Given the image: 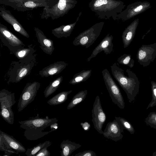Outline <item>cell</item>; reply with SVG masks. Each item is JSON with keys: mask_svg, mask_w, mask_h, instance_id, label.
Returning <instances> with one entry per match:
<instances>
[{"mask_svg": "<svg viewBox=\"0 0 156 156\" xmlns=\"http://www.w3.org/2000/svg\"><path fill=\"white\" fill-rule=\"evenodd\" d=\"M56 118H49L48 116L45 118L40 117L39 115L26 120L19 121L20 127L25 129L24 135L27 139L35 140L38 139L49 133L43 132L46 128L52 124L56 122Z\"/></svg>", "mask_w": 156, "mask_h": 156, "instance_id": "1", "label": "cell"}, {"mask_svg": "<svg viewBox=\"0 0 156 156\" xmlns=\"http://www.w3.org/2000/svg\"><path fill=\"white\" fill-rule=\"evenodd\" d=\"M111 70L114 78L126 94L129 103H131L135 100L139 91V87L136 86L135 82L130 77V71L126 70L129 77L125 76L124 71L118 66L117 63H114L111 66Z\"/></svg>", "mask_w": 156, "mask_h": 156, "instance_id": "2", "label": "cell"}, {"mask_svg": "<svg viewBox=\"0 0 156 156\" xmlns=\"http://www.w3.org/2000/svg\"><path fill=\"white\" fill-rule=\"evenodd\" d=\"M58 0H0V4L9 6L18 11L24 12L39 7H50Z\"/></svg>", "mask_w": 156, "mask_h": 156, "instance_id": "3", "label": "cell"}, {"mask_svg": "<svg viewBox=\"0 0 156 156\" xmlns=\"http://www.w3.org/2000/svg\"><path fill=\"white\" fill-rule=\"evenodd\" d=\"M15 93L3 89L0 92V115L10 124H13L14 114L12 106L16 103Z\"/></svg>", "mask_w": 156, "mask_h": 156, "instance_id": "4", "label": "cell"}, {"mask_svg": "<svg viewBox=\"0 0 156 156\" xmlns=\"http://www.w3.org/2000/svg\"><path fill=\"white\" fill-rule=\"evenodd\" d=\"M106 88L112 101L121 109L125 108V102L120 90L107 69L102 71Z\"/></svg>", "mask_w": 156, "mask_h": 156, "instance_id": "5", "label": "cell"}, {"mask_svg": "<svg viewBox=\"0 0 156 156\" xmlns=\"http://www.w3.org/2000/svg\"><path fill=\"white\" fill-rule=\"evenodd\" d=\"M40 86V83L37 82L27 83L19 100L17 105L18 112L23 110L34 100Z\"/></svg>", "mask_w": 156, "mask_h": 156, "instance_id": "6", "label": "cell"}, {"mask_svg": "<svg viewBox=\"0 0 156 156\" xmlns=\"http://www.w3.org/2000/svg\"><path fill=\"white\" fill-rule=\"evenodd\" d=\"M92 113V121L94 128L100 134H103L104 131L102 128L106 120V115L102 108L100 99L98 95L95 98Z\"/></svg>", "mask_w": 156, "mask_h": 156, "instance_id": "7", "label": "cell"}, {"mask_svg": "<svg viewBox=\"0 0 156 156\" xmlns=\"http://www.w3.org/2000/svg\"><path fill=\"white\" fill-rule=\"evenodd\" d=\"M67 2V0H58L51 6L44 8L41 15V18L47 19L50 18L53 20L59 17L65 10Z\"/></svg>", "mask_w": 156, "mask_h": 156, "instance_id": "8", "label": "cell"}, {"mask_svg": "<svg viewBox=\"0 0 156 156\" xmlns=\"http://www.w3.org/2000/svg\"><path fill=\"white\" fill-rule=\"evenodd\" d=\"M124 130L115 119L107 124L102 134L105 137L117 142L122 138L123 135L122 133Z\"/></svg>", "mask_w": 156, "mask_h": 156, "instance_id": "9", "label": "cell"}, {"mask_svg": "<svg viewBox=\"0 0 156 156\" xmlns=\"http://www.w3.org/2000/svg\"><path fill=\"white\" fill-rule=\"evenodd\" d=\"M0 16L4 20L10 24L16 32L27 38L29 37L27 31L10 11L0 7Z\"/></svg>", "mask_w": 156, "mask_h": 156, "instance_id": "10", "label": "cell"}, {"mask_svg": "<svg viewBox=\"0 0 156 156\" xmlns=\"http://www.w3.org/2000/svg\"><path fill=\"white\" fill-rule=\"evenodd\" d=\"M99 34V31H86L80 34L76 37L73 41V43L75 46L80 45L88 48L93 44Z\"/></svg>", "mask_w": 156, "mask_h": 156, "instance_id": "11", "label": "cell"}, {"mask_svg": "<svg viewBox=\"0 0 156 156\" xmlns=\"http://www.w3.org/2000/svg\"><path fill=\"white\" fill-rule=\"evenodd\" d=\"M113 39L112 35H109V34L107 35L94 49L90 56L87 59V61L89 62L92 58L95 57L99 53L103 51L106 55L110 54L113 50Z\"/></svg>", "mask_w": 156, "mask_h": 156, "instance_id": "12", "label": "cell"}, {"mask_svg": "<svg viewBox=\"0 0 156 156\" xmlns=\"http://www.w3.org/2000/svg\"><path fill=\"white\" fill-rule=\"evenodd\" d=\"M34 30L41 49L46 54L51 55L55 49L53 41L47 37L42 31L38 28L35 27Z\"/></svg>", "mask_w": 156, "mask_h": 156, "instance_id": "13", "label": "cell"}, {"mask_svg": "<svg viewBox=\"0 0 156 156\" xmlns=\"http://www.w3.org/2000/svg\"><path fill=\"white\" fill-rule=\"evenodd\" d=\"M67 64L64 61H58L51 64L39 72V75L43 77L57 75L66 67Z\"/></svg>", "mask_w": 156, "mask_h": 156, "instance_id": "14", "label": "cell"}, {"mask_svg": "<svg viewBox=\"0 0 156 156\" xmlns=\"http://www.w3.org/2000/svg\"><path fill=\"white\" fill-rule=\"evenodd\" d=\"M1 35L9 43L13 46H20L23 45V42L14 35L3 24L0 23Z\"/></svg>", "mask_w": 156, "mask_h": 156, "instance_id": "15", "label": "cell"}, {"mask_svg": "<svg viewBox=\"0 0 156 156\" xmlns=\"http://www.w3.org/2000/svg\"><path fill=\"white\" fill-rule=\"evenodd\" d=\"M82 147L81 145L69 140H63L60 144L61 156H69L74 151Z\"/></svg>", "mask_w": 156, "mask_h": 156, "instance_id": "16", "label": "cell"}, {"mask_svg": "<svg viewBox=\"0 0 156 156\" xmlns=\"http://www.w3.org/2000/svg\"><path fill=\"white\" fill-rule=\"evenodd\" d=\"M0 134L2 135L9 146L15 151L18 153L26 152V149L25 147L13 136L9 135L1 130H0Z\"/></svg>", "mask_w": 156, "mask_h": 156, "instance_id": "17", "label": "cell"}, {"mask_svg": "<svg viewBox=\"0 0 156 156\" xmlns=\"http://www.w3.org/2000/svg\"><path fill=\"white\" fill-rule=\"evenodd\" d=\"M91 73V69L83 70L75 74L69 81V83L75 85L84 82L90 77Z\"/></svg>", "mask_w": 156, "mask_h": 156, "instance_id": "18", "label": "cell"}, {"mask_svg": "<svg viewBox=\"0 0 156 156\" xmlns=\"http://www.w3.org/2000/svg\"><path fill=\"white\" fill-rule=\"evenodd\" d=\"M72 91V90H70L60 92L49 99L47 103L51 105H57L62 103L67 100L69 94Z\"/></svg>", "mask_w": 156, "mask_h": 156, "instance_id": "19", "label": "cell"}, {"mask_svg": "<svg viewBox=\"0 0 156 156\" xmlns=\"http://www.w3.org/2000/svg\"><path fill=\"white\" fill-rule=\"evenodd\" d=\"M72 29V26L70 25L62 26L53 29L52 33L58 38L67 37L70 36Z\"/></svg>", "mask_w": 156, "mask_h": 156, "instance_id": "20", "label": "cell"}, {"mask_svg": "<svg viewBox=\"0 0 156 156\" xmlns=\"http://www.w3.org/2000/svg\"><path fill=\"white\" fill-rule=\"evenodd\" d=\"M63 78L62 76H59L50 83L44 92L45 98H48L55 91L62 82Z\"/></svg>", "mask_w": 156, "mask_h": 156, "instance_id": "21", "label": "cell"}, {"mask_svg": "<svg viewBox=\"0 0 156 156\" xmlns=\"http://www.w3.org/2000/svg\"><path fill=\"white\" fill-rule=\"evenodd\" d=\"M87 93V90H81L75 94L68 105L67 109L69 110L74 107L84 100Z\"/></svg>", "mask_w": 156, "mask_h": 156, "instance_id": "22", "label": "cell"}, {"mask_svg": "<svg viewBox=\"0 0 156 156\" xmlns=\"http://www.w3.org/2000/svg\"><path fill=\"white\" fill-rule=\"evenodd\" d=\"M0 150L5 152V154L3 155L4 156H8L12 154L19 153L11 147L1 134H0Z\"/></svg>", "mask_w": 156, "mask_h": 156, "instance_id": "23", "label": "cell"}, {"mask_svg": "<svg viewBox=\"0 0 156 156\" xmlns=\"http://www.w3.org/2000/svg\"><path fill=\"white\" fill-rule=\"evenodd\" d=\"M51 144L50 141H47L41 143L31 148L28 149L25 154L27 156H35L36 154L41 150L45 147H49Z\"/></svg>", "mask_w": 156, "mask_h": 156, "instance_id": "24", "label": "cell"}, {"mask_svg": "<svg viewBox=\"0 0 156 156\" xmlns=\"http://www.w3.org/2000/svg\"><path fill=\"white\" fill-rule=\"evenodd\" d=\"M115 119L124 129L127 130L131 134H134V128L129 122L125 119L120 117H115Z\"/></svg>", "mask_w": 156, "mask_h": 156, "instance_id": "25", "label": "cell"}, {"mask_svg": "<svg viewBox=\"0 0 156 156\" xmlns=\"http://www.w3.org/2000/svg\"><path fill=\"white\" fill-rule=\"evenodd\" d=\"M145 122L147 126L156 129V112H151L148 114Z\"/></svg>", "mask_w": 156, "mask_h": 156, "instance_id": "26", "label": "cell"}, {"mask_svg": "<svg viewBox=\"0 0 156 156\" xmlns=\"http://www.w3.org/2000/svg\"><path fill=\"white\" fill-rule=\"evenodd\" d=\"M30 70V67L27 66L21 68L17 73L16 78V82L20 81L21 80L25 77L29 73Z\"/></svg>", "mask_w": 156, "mask_h": 156, "instance_id": "27", "label": "cell"}, {"mask_svg": "<svg viewBox=\"0 0 156 156\" xmlns=\"http://www.w3.org/2000/svg\"><path fill=\"white\" fill-rule=\"evenodd\" d=\"M130 56L124 54L121 55L117 59V62L119 64L130 66Z\"/></svg>", "mask_w": 156, "mask_h": 156, "instance_id": "28", "label": "cell"}, {"mask_svg": "<svg viewBox=\"0 0 156 156\" xmlns=\"http://www.w3.org/2000/svg\"><path fill=\"white\" fill-rule=\"evenodd\" d=\"M152 97L151 100L147 107V109L156 106V84H152Z\"/></svg>", "mask_w": 156, "mask_h": 156, "instance_id": "29", "label": "cell"}, {"mask_svg": "<svg viewBox=\"0 0 156 156\" xmlns=\"http://www.w3.org/2000/svg\"><path fill=\"white\" fill-rule=\"evenodd\" d=\"M30 50L28 48H24L18 50L15 53V55L18 58L25 57L29 53Z\"/></svg>", "mask_w": 156, "mask_h": 156, "instance_id": "30", "label": "cell"}, {"mask_svg": "<svg viewBox=\"0 0 156 156\" xmlns=\"http://www.w3.org/2000/svg\"><path fill=\"white\" fill-rule=\"evenodd\" d=\"M75 156H97L96 153L93 151L89 150L85 151L76 154Z\"/></svg>", "mask_w": 156, "mask_h": 156, "instance_id": "31", "label": "cell"}, {"mask_svg": "<svg viewBox=\"0 0 156 156\" xmlns=\"http://www.w3.org/2000/svg\"><path fill=\"white\" fill-rule=\"evenodd\" d=\"M48 147H45L38 151L35 156H50V153L47 150Z\"/></svg>", "mask_w": 156, "mask_h": 156, "instance_id": "32", "label": "cell"}, {"mask_svg": "<svg viewBox=\"0 0 156 156\" xmlns=\"http://www.w3.org/2000/svg\"><path fill=\"white\" fill-rule=\"evenodd\" d=\"M80 125L83 129L86 131H88L90 128V124L87 122H81L80 123Z\"/></svg>", "mask_w": 156, "mask_h": 156, "instance_id": "33", "label": "cell"}, {"mask_svg": "<svg viewBox=\"0 0 156 156\" xmlns=\"http://www.w3.org/2000/svg\"><path fill=\"white\" fill-rule=\"evenodd\" d=\"M107 3V0H97L94 4L95 7L100 6L106 4Z\"/></svg>", "mask_w": 156, "mask_h": 156, "instance_id": "34", "label": "cell"}, {"mask_svg": "<svg viewBox=\"0 0 156 156\" xmlns=\"http://www.w3.org/2000/svg\"><path fill=\"white\" fill-rule=\"evenodd\" d=\"M146 52L144 51L140 50L138 53V57L140 60H142L144 59L146 56Z\"/></svg>", "mask_w": 156, "mask_h": 156, "instance_id": "35", "label": "cell"}, {"mask_svg": "<svg viewBox=\"0 0 156 156\" xmlns=\"http://www.w3.org/2000/svg\"><path fill=\"white\" fill-rule=\"evenodd\" d=\"M50 130L49 131V133L56 130L58 128V124L56 122L53 123L51 124L49 126Z\"/></svg>", "mask_w": 156, "mask_h": 156, "instance_id": "36", "label": "cell"}, {"mask_svg": "<svg viewBox=\"0 0 156 156\" xmlns=\"http://www.w3.org/2000/svg\"><path fill=\"white\" fill-rule=\"evenodd\" d=\"M143 8L142 5L139 6L134 9V11L136 12H139L143 9Z\"/></svg>", "mask_w": 156, "mask_h": 156, "instance_id": "37", "label": "cell"}, {"mask_svg": "<svg viewBox=\"0 0 156 156\" xmlns=\"http://www.w3.org/2000/svg\"><path fill=\"white\" fill-rule=\"evenodd\" d=\"M153 156H156V151L154 152L152 154Z\"/></svg>", "mask_w": 156, "mask_h": 156, "instance_id": "38", "label": "cell"}]
</instances>
